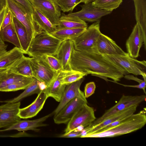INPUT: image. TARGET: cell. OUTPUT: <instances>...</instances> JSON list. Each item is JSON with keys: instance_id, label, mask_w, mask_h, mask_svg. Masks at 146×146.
Returning a JSON list of instances; mask_svg holds the SVG:
<instances>
[{"instance_id": "cell-29", "label": "cell", "mask_w": 146, "mask_h": 146, "mask_svg": "<svg viewBox=\"0 0 146 146\" xmlns=\"http://www.w3.org/2000/svg\"><path fill=\"white\" fill-rule=\"evenodd\" d=\"M33 15L34 22L42 31L50 33L55 30L56 27L37 9L33 8Z\"/></svg>"}, {"instance_id": "cell-26", "label": "cell", "mask_w": 146, "mask_h": 146, "mask_svg": "<svg viewBox=\"0 0 146 146\" xmlns=\"http://www.w3.org/2000/svg\"><path fill=\"white\" fill-rule=\"evenodd\" d=\"M87 23L80 19L64 14L61 15L56 28H87Z\"/></svg>"}, {"instance_id": "cell-45", "label": "cell", "mask_w": 146, "mask_h": 146, "mask_svg": "<svg viewBox=\"0 0 146 146\" xmlns=\"http://www.w3.org/2000/svg\"><path fill=\"white\" fill-rule=\"evenodd\" d=\"M7 45L5 44L0 36V53L7 50Z\"/></svg>"}, {"instance_id": "cell-40", "label": "cell", "mask_w": 146, "mask_h": 146, "mask_svg": "<svg viewBox=\"0 0 146 146\" xmlns=\"http://www.w3.org/2000/svg\"><path fill=\"white\" fill-rule=\"evenodd\" d=\"M81 130L78 131H74L67 134H62L60 137L66 138L81 137Z\"/></svg>"}, {"instance_id": "cell-38", "label": "cell", "mask_w": 146, "mask_h": 146, "mask_svg": "<svg viewBox=\"0 0 146 146\" xmlns=\"http://www.w3.org/2000/svg\"><path fill=\"white\" fill-rule=\"evenodd\" d=\"M7 12L4 17L1 29H3L9 24L12 22V14L10 10L8 7Z\"/></svg>"}, {"instance_id": "cell-22", "label": "cell", "mask_w": 146, "mask_h": 146, "mask_svg": "<svg viewBox=\"0 0 146 146\" xmlns=\"http://www.w3.org/2000/svg\"><path fill=\"white\" fill-rule=\"evenodd\" d=\"M24 54L20 48L16 46L7 51L0 59V72L10 70L21 60Z\"/></svg>"}, {"instance_id": "cell-11", "label": "cell", "mask_w": 146, "mask_h": 146, "mask_svg": "<svg viewBox=\"0 0 146 146\" xmlns=\"http://www.w3.org/2000/svg\"><path fill=\"white\" fill-rule=\"evenodd\" d=\"M87 103L85 97H77L73 99L54 115L53 119L54 123L57 124L68 123L76 112Z\"/></svg>"}, {"instance_id": "cell-8", "label": "cell", "mask_w": 146, "mask_h": 146, "mask_svg": "<svg viewBox=\"0 0 146 146\" xmlns=\"http://www.w3.org/2000/svg\"><path fill=\"white\" fill-rule=\"evenodd\" d=\"M31 66L33 77L46 87L56 76L58 72L54 71L42 57H28Z\"/></svg>"}, {"instance_id": "cell-18", "label": "cell", "mask_w": 146, "mask_h": 146, "mask_svg": "<svg viewBox=\"0 0 146 146\" xmlns=\"http://www.w3.org/2000/svg\"><path fill=\"white\" fill-rule=\"evenodd\" d=\"M52 113L37 119L29 120H20L5 129L0 130V132L7 131L11 130H17L19 131H25L31 130L38 131L40 129L38 127L47 126L44 123L48 117L52 115Z\"/></svg>"}, {"instance_id": "cell-46", "label": "cell", "mask_w": 146, "mask_h": 146, "mask_svg": "<svg viewBox=\"0 0 146 146\" xmlns=\"http://www.w3.org/2000/svg\"><path fill=\"white\" fill-rule=\"evenodd\" d=\"M7 0H0V11L7 6Z\"/></svg>"}, {"instance_id": "cell-19", "label": "cell", "mask_w": 146, "mask_h": 146, "mask_svg": "<svg viewBox=\"0 0 146 146\" xmlns=\"http://www.w3.org/2000/svg\"><path fill=\"white\" fill-rule=\"evenodd\" d=\"M48 98L43 89L31 104L25 107L19 109L18 115L21 119L34 117L42 109Z\"/></svg>"}, {"instance_id": "cell-20", "label": "cell", "mask_w": 146, "mask_h": 146, "mask_svg": "<svg viewBox=\"0 0 146 146\" xmlns=\"http://www.w3.org/2000/svg\"><path fill=\"white\" fill-rule=\"evenodd\" d=\"M67 71L61 70L58 72L50 84L43 89L48 98L52 97L58 102L61 101L66 86L61 84V80Z\"/></svg>"}, {"instance_id": "cell-3", "label": "cell", "mask_w": 146, "mask_h": 146, "mask_svg": "<svg viewBox=\"0 0 146 146\" xmlns=\"http://www.w3.org/2000/svg\"><path fill=\"white\" fill-rule=\"evenodd\" d=\"M62 42L43 31L33 39L27 54L33 57H41L46 54L54 56Z\"/></svg>"}, {"instance_id": "cell-37", "label": "cell", "mask_w": 146, "mask_h": 146, "mask_svg": "<svg viewBox=\"0 0 146 146\" xmlns=\"http://www.w3.org/2000/svg\"><path fill=\"white\" fill-rule=\"evenodd\" d=\"M96 88V84L94 82H90L86 84L85 86L84 92L85 97L88 98L94 94Z\"/></svg>"}, {"instance_id": "cell-24", "label": "cell", "mask_w": 146, "mask_h": 146, "mask_svg": "<svg viewBox=\"0 0 146 146\" xmlns=\"http://www.w3.org/2000/svg\"><path fill=\"white\" fill-rule=\"evenodd\" d=\"M87 28H56L54 31L49 34L63 41L76 38L84 32Z\"/></svg>"}, {"instance_id": "cell-27", "label": "cell", "mask_w": 146, "mask_h": 146, "mask_svg": "<svg viewBox=\"0 0 146 146\" xmlns=\"http://www.w3.org/2000/svg\"><path fill=\"white\" fill-rule=\"evenodd\" d=\"M43 90L40 82L34 78L33 82L25 89L24 91L17 97L11 99L0 101L5 103H14L20 101L23 98L34 94H39Z\"/></svg>"}, {"instance_id": "cell-12", "label": "cell", "mask_w": 146, "mask_h": 146, "mask_svg": "<svg viewBox=\"0 0 146 146\" xmlns=\"http://www.w3.org/2000/svg\"><path fill=\"white\" fill-rule=\"evenodd\" d=\"M81 9L78 12L67 15L78 17L85 22H95L100 21L101 18L111 12L105 11L93 6L92 2L80 5Z\"/></svg>"}, {"instance_id": "cell-31", "label": "cell", "mask_w": 146, "mask_h": 146, "mask_svg": "<svg viewBox=\"0 0 146 146\" xmlns=\"http://www.w3.org/2000/svg\"><path fill=\"white\" fill-rule=\"evenodd\" d=\"M0 36L4 42H10L15 46L21 48L20 42L12 22L10 24L6 27L3 29H1Z\"/></svg>"}, {"instance_id": "cell-15", "label": "cell", "mask_w": 146, "mask_h": 146, "mask_svg": "<svg viewBox=\"0 0 146 146\" xmlns=\"http://www.w3.org/2000/svg\"><path fill=\"white\" fill-rule=\"evenodd\" d=\"M144 40L141 29L139 24L136 23L126 43L127 53L130 57L135 58L138 56Z\"/></svg>"}, {"instance_id": "cell-43", "label": "cell", "mask_w": 146, "mask_h": 146, "mask_svg": "<svg viewBox=\"0 0 146 146\" xmlns=\"http://www.w3.org/2000/svg\"><path fill=\"white\" fill-rule=\"evenodd\" d=\"M8 9L7 5L6 7L4 8L1 11L0 13V31L4 17L7 12Z\"/></svg>"}, {"instance_id": "cell-4", "label": "cell", "mask_w": 146, "mask_h": 146, "mask_svg": "<svg viewBox=\"0 0 146 146\" xmlns=\"http://www.w3.org/2000/svg\"><path fill=\"white\" fill-rule=\"evenodd\" d=\"M7 7L12 15L24 26L27 34L29 45L37 35L42 31L34 21L33 13L14 0H7Z\"/></svg>"}, {"instance_id": "cell-23", "label": "cell", "mask_w": 146, "mask_h": 146, "mask_svg": "<svg viewBox=\"0 0 146 146\" xmlns=\"http://www.w3.org/2000/svg\"><path fill=\"white\" fill-rule=\"evenodd\" d=\"M135 8V16L137 23L142 31L144 36L143 44L146 49V0H133Z\"/></svg>"}, {"instance_id": "cell-7", "label": "cell", "mask_w": 146, "mask_h": 146, "mask_svg": "<svg viewBox=\"0 0 146 146\" xmlns=\"http://www.w3.org/2000/svg\"><path fill=\"white\" fill-rule=\"evenodd\" d=\"M96 119L94 108L86 104L81 107L68 123L64 134H67L78 129L90 126Z\"/></svg>"}, {"instance_id": "cell-47", "label": "cell", "mask_w": 146, "mask_h": 146, "mask_svg": "<svg viewBox=\"0 0 146 146\" xmlns=\"http://www.w3.org/2000/svg\"><path fill=\"white\" fill-rule=\"evenodd\" d=\"M94 0H80L79 4L80 3H84V4H86L92 2Z\"/></svg>"}, {"instance_id": "cell-9", "label": "cell", "mask_w": 146, "mask_h": 146, "mask_svg": "<svg viewBox=\"0 0 146 146\" xmlns=\"http://www.w3.org/2000/svg\"><path fill=\"white\" fill-rule=\"evenodd\" d=\"M145 95H122L119 101L114 106L106 110L101 117L96 119L89 126L97 124L110 116L120 112L133 105L138 106L146 100Z\"/></svg>"}, {"instance_id": "cell-14", "label": "cell", "mask_w": 146, "mask_h": 146, "mask_svg": "<svg viewBox=\"0 0 146 146\" xmlns=\"http://www.w3.org/2000/svg\"><path fill=\"white\" fill-rule=\"evenodd\" d=\"M137 106V105L131 106L122 111L110 116L97 124L84 128L81 130V137H83L86 135L96 133L102 128L119 119L129 117L134 113Z\"/></svg>"}, {"instance_id": "cell-5", "label": "cell", "mask_w": 146, "mask_h": 146, "mask_svg": "<svg viewBox=\"0 0 146 146\" xmlns=\"http://www.w3.org/2000/svg\"><path fill=\"white\" fill-rule=\"evenodd\" d=\"M107 60L118 68L124 75L131 74L146 76V62L139 61L126 55H102Z\"/></svg>"}, {"instance_id": "cell-35", "label": "cell", "mask_w": 146, "mask_h": 146, "mask_svg": "<svg viewBox=\"0 0 146 146\" xmlns=\"http://www.w3.org/2000/svg\"><path fill=\"white\" fill-rule=\"evenodd\" d=\"M64 13L72 12L75 7L79 4L80 0H55Z\"/></svg>"}, {"instance_id": "cell-41", "label": "cell", "mask_w": 146, "mask_h": 146, "mask_svg": "<svg viewBox=\"0 0 146 146\" xmlns=\"http://www.w3.org/2000/svg\"><path fill=\"white\" fill-rule=\"evenodd\" d=\"M124 77L127 79L135 81L138 82L139 84L146 83V76L143 77L144 80H142L136 77H135L133 75L130 74H127L125 75H124Z\"/></svg>"}, {"instance_id": "cell-21", "label": "cell", "mask_w": 146, "mask_h": 146, "mask_svg": "<svg viewBox=\"0 0 146 146\" xmlns=\"http://www.w3.org/2000/svg\"><path fill=\"white\" fill-rule=\"evenodd\" d=\"M74 44L72 40L63 41L59 47L55 56L60 63L64 71L72 70L70 61Z\"/></svg>"}, {"instance_id": "cell-36", "label": "cell", "mask_w": 146, "mask_h": 146, "mask_svg": "<svg viewBox=\"0 0 146 146\" xmlns=\"http://www.w3.org/2000/svg\"><path fill=\"white\" fill-rule=\"evenodd\" d=\"M43 59L51 68L56 72L63 70L62 66L59 60L54 56L46 54L42 56Z\"/></svg>"}, {"instance_id": "cell-48", "label": "cell", "mask_w": 146, "mask_h": 146, "mask_svg": "<svg viewBox=\"0 0 146 146\" xmlns=\"http://www.w3.org/2000/svg\"><path fill=\"white\" fill-rule=\"evenodd\" d=\"M7 52L6 50L0 53V59Z\"/></svg>"}, {"instance_id": "cell-13", "label": "cell", "mask_w": 146, "mask_h": 146, "mask_svg": "<svg viewBox=\"0 0 146 146\" xmlns=\"http://www.w3.org/2000/svg\"><path fill=\"white\" fill-rule=\"evenodd\" d=\"M20 105L19 102L0 106V129L7 127L21 120L18 115Z\"/></svg>"}, {"instance_id": "cell-32", "label": "cell", "mask_w": 146, "mask_h": 146, "mask_svg": "<svg viewBox=\"0 0 146 146\" xmlns=\"http://www.w3.org/2000/svg\"><path fill=\"white\" fill-rule=\"evenodd\" d=\"M122 2V0H94L92 4L95 7L112 12L118 7Z\"/></svg>"}, {"instance_id": "cell-10", "label": "cell", "mask_w": 146, "mask_h": 146, "mask_svg": "<svg viewBox=\"0 0 146 146\" xmlns=\"http://www.w3.org/2000/svg\"><path fill=\"white\" fill-rule=\"evenodd\" d=\"M33 8L37 9L56 27L61 16V10L55 0H30Z\"/></svg>"}, {"instance_id": "cell-30", "label": "cell", "mask_w": 146, "mask_h": 146, "mask_svg": "<svg viewBox=\"0 0 146 146\" xmlns=\"http://www.w3.org/2000/svg\"><path fill=\"white\" fill-rule=\"evenodd\" d=\"M9 70L17 74L33 77L32 71L28 57L24 55L21 60Z\"/></svg>"}, {"instance_id": "cell-1", "label": "cell", "mask_w": 146, "mask_h": 146, "mask_svg": "<svg viewBox=\"0 0 146 146\" xmlns=\"http://www.w3.org/2000/svg\"><path fill=\"white\" fill-rule=\"evenodd\" d=\"M70 64L72 70L99 77L108 81V78L119 81L124 74L118 68L98 53L82 52L73 47Z\"/></svg>"}, {"instance_id": "cell-33", "label": "cell", "mask_w": 146, "mask_h": 146, "mask_svg": "<svg viewBox=\"0 0 146 146\" xmlns=\"http://www.w3.org/2000/svg\"><path fill=\"white\" fill-rule=\"evenodd\" d=\"M86 75L80 72L71 70L67 71L61 80L62 84L67 85L76 82Z\"/></svg>"}, {"instance_id": "cell-16", "label": "cell", "mask_w": 146, "mask_h": 146, "mask_svg": "<svg viewBox=\"0 0 146 146\" xmlns=\"http://www.w3.org/2000/svg\"><path fill=\"white\" fill-rule=\"evenodd\" d=\"M97 48L98 53L102 55H126L128 54L112 39L102 33L98 40Z\"/></svg>"}, {"instance_id": "cell-39", "label": "cell", "mask_w": 146, "mask_h": 146, "mask_svg": "<svg viewBox=\"0 0 146 146\" xmlns=\"http://www.w3.org/2000/svg\"><path fill=\"white\" fill-rule=\"evenodd\" d=\"M22 5L29 12L33 13V8L30 0H14Z\"/></svg>"}, {"instance_id": "cell-44", "label": "cell", "mask_w": 146, "mask_h": 146, "mask_svg": "<svg viewBox=\"0 0 146 146\" xmlns=\"http://www.w3.org/2000/svg\"><path fill=\"white\" fill-rule=\"evenodd\" d=\"M34 136L33 135H31L25 132L24 131L23 132H21L17 134L11 135L9 137H33Z\"/></svg>"}, {"instance_id": "cell-2", "label": "cell", "mask_w": 146, "mask_h": 146, "mask_svg": "<svg viewBox=\"0 0 146 146\" xmlns=\"http://www.w3.org/2000/svg\"><path fill=\"white\" fill-rule=\"evenodd\" d=\"M146 123L145 113L133 114L118 125L104 131L86 135L83 137L106 138L117 136L136 131L141 129Z\"/></svg>"}, {"instance_id": "cell-17", "label": "cell", "mask_w": 146, "mask_h": 146, "mask_svg": "<svg viewBox=\"0 0 146 146\" xmlns=\"http://www.w3.org/2000/svg\"><path fill=\"white\" fill-rule=\"evenodd\" d=\"M84 77L78 81L66 85L64 92L60 103L52 113L53 115L58 113L68 102L73 99L80 97L85 98L84 92L80 89Z\"/></svg>"}, {"instance_id": "cell-42", "label": "cell", "mask_w": 146, "mask_h": 146, "mask_svg": "<svg viewBox=\"0 0 146 146\" xmlns=\"http://www.w3.org/2000/svg\"><path fill=\"white\" fill-rule=\"evenodd\" d=\"M108 81H110L114 83H117L125 87H132V88H137L140 89H142L144 92L145 94V88H146V83H144L141 84H139L137 85H127L125 84H121L119 83H118L117 82H115L113 81V80H108Z\"/></svg>"}, {"instance_id": "cell-28", "label": "cell", "mask_w": 146, "mask_h": 146, "mask_svg": "<svg viewBox=\"0 0 146 146\" xmlns=\"http://www.w3.org/2000/svg\"><path fill=\"white\" fill-rule=\"evenodd\" d=\"M30 78L19 75L7 70L0 72V90L5 86L27 80Z\"/></svg>"}, {"instance_id": "cell-6", "label": "cell", "mask_w": 146, "mask_h": 146, "mask_svg": "<svg viewBox=\"0 0 146 146\" xmlns=\"http://www.w3.org/2000/svg\"><path fill=\"white\" fill-rule=\"evenodd\" d=\"M100 22H94L81 35L72 40L75 49L82 52L98 53L97 42L101 33Z\"/></svg>"}, {"instance_id": "cell-25", "label": "cell", "mask_w": 146, "mask_h": 146, "mask_svg": "<svg viewBox=\"0 0 146 146\" xmlns=\"http://www.w3.org/2000/svg\"><path fill=\"white\" fill-rule=\"evenodd\" d=\"M12 23L20 42L21 49L25 54H27L29 45L26 29L23 25L13 15Z\"/></svg>"}, {"instance_id": "cell-34", "label": "cell", "mask_w": 146, "mask_h": 146, "mask_svg": "<svg viewBox=\"0 0 146 146\" xmlns=\"http://www.w3.org/2000/svg\"><path fill=\"white\" fill-rule=\"evenodd\" d=\"M34 79V78L31 77L27 80L8 85L1 89L0 92H9L25 90Z\"/></svg>"}, {"instance_id": "cell-49", "label": "cell", "mask_w": 146, "mask_h": 146, "mask_svg": "<svg viewBox=\"0 0 146 146\" xmlns=\"http://www.w3.org/2000/svg\"><path fill=\"white\" fill-rule=\"evenodd\" d=\"M1 11H0V12H1Z\"/></svg>"}]
</instances>
